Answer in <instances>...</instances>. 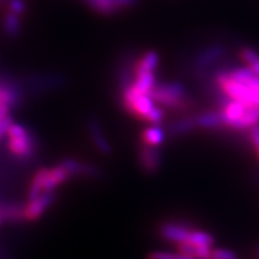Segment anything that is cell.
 Masks as SVG:
<instances>
[{
	"instance_id": "obj_1",
	"label": "cell",
	"mask_w": 259,
	"mask_h": 259,
	"mask_svg": "<svg viewBox=\"0 0 259 259\" xmlns=\"http://www.w3.org/2000/svg\"><path fill=\"white\" fill-rule=\"evenodd\" d=\"M71 179L67 170L60 163L53 167L40 168L34 174L29 184L27 197L31 200L45 192H56L61 185Z\"/></svg>"
},
{
	"instance_id": "obj_2",
	"label": "cell",
	"mask_w": 259,
	"mask_h": 259,
	"mask_svg": "<svg viewBox=\"0 0 259 259\" xmlns=\"http://www.w3.org/2000/svg\"><path fill=\"white\" fill-rule=\"evenodd\" d=\"M8 149L12 156L21 161H28L36 155L37 143L27 127L12 122L8 130Z\"/></svg>"
},
{
	"instance_id": "obj_3",
	"label": "cell",
	"mask_w": 259,
	"mask_h": 259,
	"mask_svg": "<svg viewBox=\"0 0 259 259\" xmlns=\"http://www.w3.org/2000/svg\"><path fill=\"white\" fill-rule=\"evenodd\" d=\"M154 102H157L173 111H185L190 108L191 101L183 84L170 82L156 84L150 93Z\"/></svg>"
},
{
	"instance_id": "obj_4",
	"label": "cell",
	"mask_w": 259,
	"mask_h": 259,
	"mask_svg": "<svg viewBox=\"0 0 259 259\" xmlns=\"http://www.w3.org/2000/svg\"><path fill=\"white\" fill-rule=\"evenodd\" d=\"M122 101L126 111L137 118H141L142 120H144L148 113L155 107V102L150 95L138 93L132 85L125 87Z\"/></svg>"
},
{
	"instance_id": "obj_5",
	"label": "cell",
	"mask_w": 259,
	"mask_h": 259,
	"mask_svg": "<svg viewBox=\"0 0 259 259\" xmlns=\"http://www.w3.org/2000/svg\"><path fill=\"white\" fill-rule=\"evenodd\" d=\"M57 200L56 192H45L36 198L28 200L24 205V221L35 222L42 218L45 212Z\"/></svg>"
},
{
	"instance_id": "obj_6",
	"label": "cell",
	"mask_w": 259,
	"mask_h": 259,
	"mask_svg": "<svg viewBox=\"0 0 259 259\" xmlns=\"http://www.w3.org/2000/svg\"><path fill=\"white\" fill-rule=\"evenodd\" d=\"M139 167L145 174H156L161 170L163 163V155L157 147L142 144L138 151Z\"/></svg>"
},
{
	"instance_id": "obj_7",
	"label": "cell",
	"mask_w": 259,
	"mask_h": 259,
	"mask_svg": "<svg viewBox=\"0 0 259 259\" xmlns=\"http://www.w3.org/2000/svg\"><path fill=\"white\" fill-rule=\"evenodd\" d=\"M60 164L67 173L70 174L71 178L74 177H84V178H93V179H99L102 176V171L99 167L94 166L92 163L76 160V158L67 157L60 162Z\"/></svg>"
},
{
	"instance_id": "obj_8",
	"label": "cell",
	"mask_w": 259,
	"mask_h": 259,
	"mask_svg": "<svg viewBox=\"0 0 259 259\" xmlns=\"http://www.w3.org/2000/svg\"><path fill=\"white\" fill-rule=\"evenodd\" d=\"M192 229L193 228H190V227L183 225V223L166 222L162 223L160 226L158 233H160L161 238L164 239V240L179 244V242L189 240Z\"/></svg>"
},
{
	"instance_id": "obj_9",
	"label": "cell",
	"mask_w": 259,
	"mask_h": 259,
	"mask_svg": "<svg viewBox=\"0 0 259 259\" xmlns=\"http://www.w3.org/2000/svg\"><path fill=\"white\" fill-rule=\"evenodd\" d=\"M88 134L90 137V141L94 144V147L96 148V150L99 153H101L105 156H109L113 153V148L111 145V142L108 141V138L106 137L105 132H103L102 126L100 125V122L95 120V119H90L88 121Z\"/></svg>"
},
{
	"instance_id": "obj_10",
	"label": "cell",
	"mask_w": 259,
	"mask_h": 259,
	"mask_svg": "<svg viewBox=\"0 0 259 259\" xmlns=\"http://www.w3.org/2000/svg\"><path fill=\"white\" fill-rule=\"evenodd\" d=\"M197 127L203 130H220L223 127V122L220 112H205L194 116Z\"/></svg>"
},
{
	"instance_id": "obj_11",
	"label": "cell",
	"mask_w": 259,
	"mask_h": 259,
	"mask_svg": "<svg viewBox=\"0 0 259 259\" xmlns=\"http://www.w3.org/2000/svg\"><path fill=\"white\" fill-rule=\"evenodd\" d=\"M160 57L155 51H149L137 61L135 66V73H144L150 72L154 73L157 69Z\"/></svg>"
},
{
	"instance_id": "obj_12",
	"label": "cell",
	"mask_w": 259,
	"mask_h": 259,
	"mask_svg": "<svg viewBox=\"0 0 259 259\" xmlns=\"http://www.w3.org/2000/svg\"><path fill=\"white\" fill-rule=\"evenodd\" d=\"M136 78L135 82L131 84L138 93L145 94V95H150L153 89L156 85V80H155V74L150 72L144 73H135Z\"/></svg>"
},
{
	"instance_id": "obj_13",
	"label": "cell",
	"mask_w": 259,
	"mask_h": 259,
	"mask_svg": "<svg viewBox=\"0 0 259 259\" xmlns=\"http://www.w3.org/2000/svg\"><path fill=\"white\" fill-rule=\"evenodd\" d=\"M166 134L160 127V125H153L145 128L142 132V144L150 145V147H158L164 142Z\"/></svg>"
},
{
	"instance_id": "obj_14",
	"label": "cell",
	"mask_w": 259,
	"mask_h": 259,
	"mask_svg": "<svg viewBox=\"0 0 259 259\" xmlns=\"http://www.w3.org/2000/svg\"><path fill=\"white\" fill-rule=\"evenodd\" d=\"M196 127L197 126L196 121H194V118L185 116V118L178 119V120L171 122V124L168 126V132H169L170 136L177 137V136L190 134V132H192Z\"/></svg>"
},
{
	"instance_id": "obj_15",
	"label": "cell",
	"mask_w": 259,
	"mask_h": 259,
	"mask_svg": "<svg viewBox=\"0 0 259 259\" xmlns=\"http://www.w3.org/2000/svg\"><path fill=\"white\" fill-rule=\"evenodd\" d=\"M0 218L9 222L24 221V205L10 203L0 206Z\"/></svg>"
},
{
	"instance_id": "obj_16",
	"label": "cell",
	"mask_w": 259,
	"mask_h": 259,
	"mask_svg": "<svg viewBox=\"0 0 259 259\" xmlns=\"http://www.w3.org/2000/svg\"><path fill=\"white\" fill-rule=\"evenodd\" d=\"M191 244L200 246V247H211L215 244V238L209 233L204 231H198V229H192L191 232L189 240Z\"/></svg>"
},
{
	"instance_id": "obj_17",
	"label": "cell",
	"mask_w": 259,
	"mask_h": 259,
	"mask_svg": "<svg viewBox=\"0 0 259 259\" xmlns=\"http://www.w3.org/2000/svg\"><path fill=\"white\" fill-rule=\"evenodd\" d=\"M3 28H4L6 34L10 35V36H16V35L19 32V29H21V21H19V16L9 12V15H6V17L4 19Z\"/></svg>"
},
{
	"instance_id": "obj_18",
	"label": "cell",
	"mask_w": 259,
	"mask_h": 259,
	"mask_svg": "<svg viewBox=\"0 0 259 259\" xmlns=\"http://www.w3.org/2000/svg\"><path fill=\"white\" fill-rule=\"evenodd\" d=\"M222 54V48H211V50L206 51L203 53L198 59V66H205V65H210L212 61L219 59Z\"/></svg>"
},
{
	"instance_id": "obj_19",
	"label": "cell",
	"mask_w": 259,
	"mask_h": 259,
	"mask_svg": "<svg viewBox=\"0 0 259 259\" xmlns=\"http://www.w3.org/2000/svg\"><path fill=\"white\" fill-rule=\"evenodd\" d=\"M147 259H196L191 255L184 254V253H171V252H164V251H154L148 254Z\"/></svg>"
},
{
	"instance_id": "obj_20",
	"label": "cell",
	"mask_w": 259,
	"mask_h": 259,
	"mask_svg": "<svg viewBox=\"0 0 259 259\" xmlns=\"http://www.w3.org/2000/svg\"><path fill=\"white\" fill-rule=\"evenodd\" d=\"M163 119H164L163 109H161L160 107L155 106L154 108L148 113L144 120L151 125H161L162 121H163Z\"/></svg>"
},
{
	"instance_id": "obj_21",
	"label": "cell",
	"mask_w": 259,
	"mask_h": 259,
	"mask_svg": "<svg viewBox=\"0 0 259 259\" xmlns=\"http://www.w3.org/2000/svg\"><path fill=\"white\" fill-rule=\"evenodd\" d=\"M240 58L250 67L251 65H253L259 59V54L255 51L251 50V48H242L240 51Z\"/></svg>"
},
{
	"instance_id": "obj_22",
	"label": "cell",
	"mask_w": 259,
	"mask_h": 259,
	"mask_svg": "<svg viewBox=\"0 0 259 259\" xmlns=\"http://www.w3.org/2000/svg\"><path fill=\"white\" fill-rule=\"evenodd\" d=\"M209 259H236V254L227 248H215L210 251Z\"/></svg>"
},
{
	"instance_id": "obj_23",
	"label": "cell",
	"mask_w": 259,
	"mask_h": 259,
	"mask_svg": "<svg viewBox=\"0 0 259 259\" xmlns=\"http://www.w3.org/2000/svg\"><path fill=\"white\" fill-rule=\"evenodd\" d=\"M9 8H10V12L14 15L21 16L23 14L25 5L23 0H9Z\"/></svg>"
},
{
	"instance_id": "obj_24",
	"label": "cell",
	"mask_w": 259,
	"mask_h": 259,
	"mask_svg": "<svg viewBox=\"0 0 259 259\" xmlns=\"http://www.w3.org/2000/svg\"><path fill=\"white\" fill-rule=\"evenodd\" d=\"M250 138H251L252 144H253V147L255 149L257 156L259 158V126L255 125V126H253V127H251Z\"/></svg>"
},
{
	"instance_id": "obj_25",
	"label": "cell",
	"mask_w": 259,
	"mask_h": 259,
	"mask_svg": "<svg viewBox=\"0 0 259 259\" xmlns=\"http://www.w3.org/2000/svg\"><path fill=\"white\" fill-rule=\"evenodd\" d=\"M14 122V120L11 119V116H8V118H5L4 120L0 121V139H3L8 134V130L10 127V125Z\"/></svg>"
},
{
	"instance_id": "obj_26",
	"label": "cell",
	"mask_w": 259,
	"mask_h": 259,
	"mask_svg": "<svg viewBox=\"0 0 259 259\" xmlns=\"http://www.w3.org/2000/svg\"><path fill=\"white\" fill-rule=\"evenodd\" d=\"M250 69L252 70V72H253L255 76H259V59L255 61L253 65H251Z\"/></svg>"
},
{
	"instance_id": "obj_27",
	"label": "cell",
	"mask_w": 259,
	"mask_h": 259,
	"mask_svg": "<svg viewBox=\"0 0 259 259\" xmlns=\"http://www.w3.org/2000/svg\"><path fill=\"white\" fill-rule=\"evenodd\" d=\"M255 258L259 259V245H257V247H255Z\"/></svg>"
},
{
	"instance_id": "obj_28",
	"label": "cell",
	"mask_w": 259,
	"mask_h": 259,
	"mask_svg": "<svg viewBox=\"0 0 259 259\" xmlns=\"http://www.w3.org/2000/svg\"><path fill=\"white\" fill-rule=\"evenodd\" d=\"M0 222H2V218H0Z\"/></svg>"
},
{
	"instance_id": "obj_29",
	"label": "cell",
	"mask_w": 259,
	"mask_h": 259,
	"mask_svg": "<svg viewBox=\"0 0 259 259\" xmlns=\"http://www.w3.org/2000/svg\"><path fill=\"white\" fill-rule=\"evenodd\" d=\"M3 2V0H0V3H2Z\"/></svg>"
}]
</instances>
